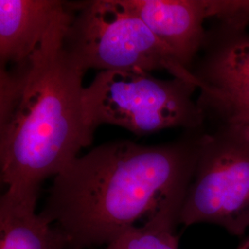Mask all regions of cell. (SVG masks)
<instances>
[{
    "label": "cell",
    "instance_id": "1",
    "mask_svg": "<svg viewBox=\"0 0 249 249\" xmlns=\"http://www.w3.org/2000/svg\"><path fill=\"white\" fill-rule=\"evenodd\" d=\"M203 133L173 142L104 143L53 178L41 215L71 249L108 245L164 203L185 199Z\"/></svg>",
    "mask_w": 249,
    "mask_h": 249
},
{
    "label": "cell",
    "instance_id": "2",
    "mask_svg": "<svg viewBox=\"0 0 249 249\" xmlns=\"http://www.w3.org/2000/svg\"><path fill=\"white\" fill-rule=\"evenodd\" d=\"M68 10L26 61L0 71V178L7 190L38 196L93 142L83 71L64 46Z\"/></svg>",
    "mask_w": 249,
    "mask_h": 249
},
{
    "label": "cell",
    "instance_id": "3",
    "mask_svg": "<svg viewBox=\"0 0 249 249\" xmlns=\"http://www.w3.org/2000/svg\"><path fill=\"white\" fill-rule=\"evenodd\" d=\"M72 18L64 46L84 72L140 70L166 71L173 78L199 82L123 0L71 2Z\"/></svg>",
    "mask_w": 249,
    "mask_h": 249
},
{
    "label": "cell",
    "instance_id": "4",
    "mask_svg": "<svg viewBox=\"0 0 249 249\" xmlns=\"http://www.w3.org/2000/svg\"><path fill=\"white\" fill-rule=\"evenodd\" d=\"M187 80H162L140 70L100 71L86 86L83 103L89 124L123 127L138 136L182 127L196 131L204 123Z\"/></svg>",
    "mask_w": 249,
    "mask_h": 249
},
{
    "label": "cell",
    "instance_id": "5",
    "mask_svg": "<svg viewBox=\"0 0 249 249\" xmlns=\"http://www.w3.org/2000/svg\"><path fill=\"white\" fill-rule=\"evenodd\" d=\"M178 223H209L241 236L249 230V123L203 133Z\"/></svg>",
    "mask_w": 249,
    "mask_h": 249
},
{
    "label": "cell",
    "instance_id": "6",
    "mask_svg": "<svg viewBox=\"0 0 249 249\" xmlns=\"http://www.w3.org/2000/svg\"><path fill=\"white\" fill-rule=\"evenodd\" d=\"M203 56L192 73L199 82L197 105L205 116L249 123V34L220 24L207 33Z\"/></svg>",
    "mask_w": 249,
    "mask_h": 249
},
{
    "label": "cell",
    "instance_id": "7",
    "mask_svg": "<svg viewBox=\"0 0 249 249\" xmlns=\"http://www.w3.org/2000/svg\"><path fill=\"white\" fill-rule=\"evenodd\" d=\"M184 67L192 72L207 37L210 0H123Z\"/></svg>",
    "mask_w": 249,
    "mask_h": 249
},
{
    "label": "cell",
    "instance_id": "8",
    "mask_svg": "<svg viewBox=\"0 0 249 249\" xmlns=\"http://www.w3.org/2000/svg\"><path fill=\"white\" fill-rule=\"evenodd\" d=\"M67 10L60 0H0L1 69L29 59Z\"/></svg>",
    "mask_w": 249,
    "mask_h": 249
},
{
    "label": "cell",
    "instance_id": "9",
    "mask_svg": "<svg viewBox=\"0 0 249 249\" xmlns=\"http://www.w3.org/2000/svg\"><path fill=\"white\" fill-rule=\"evenodd\" d=\"M37 196L5 191L0 197V249H71L56 226L36 212Z\"/></svg>",
    "mask_w": 249,
    "mask_h": 249
},
{
    "label": "cell",
    "instance_id": "10",
    "mask_svg": "<svg viewBox=\"0 0 249 249\" xmlns=\"http://www.w3.org/2000/svg\"><path fill=\"white\" fill-rule=\"evenodd\" d=\"M184 199L171 200L150 215L142 226H133L106 249H178L177 225Z\"/></svg>",
    "mask_w": 249,
    "mask_h": 249
},
{
    "label": "cell",
    "instance_id": "11",
    "mask_svg": "<svg viewBox=\"0 0 249 249\" xmlns=\"http://www.w3.org/2000/svg\"><path fill=\"white\" fill-rule=\"evenodd\" d=\"M231 19L236 26L247 29L249 24V0H235L231 9Z\"/></svg>",
    "mask_w": 249,
    "mask_h": 249
},
{
    "label": "cell",
    "instance_id": "12",
    "mask_svg": "<svg viewBox=\"0 0 249 249\" xmlns=\"http://www.w3.org/2000/svg\"><path fill=\"white\" fill-rule=\"evenodd\" d=\"M237 249H249V234L240 246L237 248Z\"/></svg>",
    "mask_w": 249,
    "mask_h": 249
}]
</instances>
